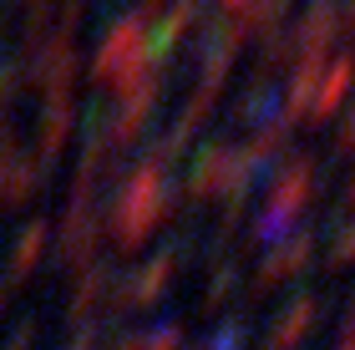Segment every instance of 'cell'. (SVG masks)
<instances>
[{
	"instance_id": "10",
	"label": "cell",
	"mask_w": 355,
	"mask_h": 350,
	"mask_svg": "<svg viewBox=\"0 0 355 350\" xmlns=\"http://www.w3.org/2000/svg\"><path fill=\"white\" fill-rule=\"evenodd\" d=\"M234 284H239V264H223L218 274H214V284H208V310H218L223 299L234 295Z\"/></svg>"
},
{
	"instance_id": "7",
	"label": "cell",
	"mask_w": 355,
	"mask_h": 350,
	"mask_svg": "<svg viewBox=\"0 0 355 350\" xmlns=\"http://www.w3.org/2000/svg\"><path fill=\"white\" fill-rule=\"evenodd\" d=\"M193 21H198V0H178V6H173V10L163 15L157 36L148 41V56H153V61H163V56L173 51V46L188 36V26H193Z\"/></svg>"
},
{
	"instance_id": "4",
	"label": "cell",
	"mask_w": 355,
	"mask_h": 350,
	"mask_svg": "<svg viewBox=\"0 0 355 350\" xmlns=\"http://www.w3.org/2000/svg\"><path fill=\"white\" fill-rule=\"evenodd\" d=\"M310 249H315V238L310 234H295V238H279V244L269 249V259L259 264V274H254V295H269L274 284H284V279H295L304 264H310Z\"/></svg>"
},
{
	"instance_id": "3",
	"label": "cell",
	"mask_w": 355,
	"mask_h": 350,
	"mask_svg": "<svg viewBox=\"0 0 355 350\" xmlns=\"http://www.w3.org/2000/svg\"><path fill=\"white\" fill-rule=\"evenodd\" d=\"M142 61H148V36H142V21H122L107 36L102 56H96V76L107 87H137L142 82Z\"/></svg>"
},
{
	"instance_id": "11",
	"label": "cell",
	"mask_w": 355,
	"mask_h": 350,
	"mask_svg": "<svg viewBox=\"0 0 355 350\" xmlns=\"http://www.w3.org/2000/svg\"><path fill=\"white\" fill-rule=\"evenodd\" d=\"M264 112H269V87L259 82V87H249L244 107H239V122H254V117H264Z\"/></svg>"
},
{
	"instance_id": "12",
	"label": "cell",
	"mask_w": 355,
	"mask_h": 350,
	"mask_svg": "<svg viewBox=\"0 0 355 350\" xmlns=\"http://www.w3.org/2000/svg\"><path fill=\"white\" fill-rule=\"evenodd\" d=\"M355 259V224L340 234V238H335V254H330V264H350Z\"/></svg>"
},
{
	"instance_id": "5",
	"label": "cell",
	"mask_w": 355,
	"mask_h": 350,
	"mask_svg": "<svg viewBox=\"0 0 355 350\" xmlns=\"http://www.w3.org/2000/svg\"><path fill=\"white\" fill-rule=\"evenodd\" d=\"M355 87V56H335L325 76H320V91H315V102H310V122H330L335 112H340V102H345V91Z\"/></svg>"
},
{
	"instance_id": "8",
	"label": "cell",
	"mask_w": 355,
	"mask_h": 350,
	"mask_svg": "<svg viewBox=\"0 0 355 350\" xmlns=\"http://www.w3.org/2000/svg\"><path fill=\"white\" fill-rule=\"evenodd\" d=\"M173 274H178V259H173V254L153 259V264H148V269H142V274L122 290V305H148V299H157V295H163V284H168Z\"/></svg>"
},
{
	"instance_id": "15",
	"label": "cell",
	"mask_w": 355,
	"mask_h": 350,
	"mask_svg": "<svg viewBox=\"0 0 355 350\" xmlns=\"http://www.w3.org/2000/svg\"><path fill=\"white\" fill-rule=\"evenodd\" d=\"M249 6V0H223V10H244Z\"/></svg>"
},
{
	"instance_id": "9",
	"label": "cell",
	"mask_w": 355,
	"mask_h": 350,
	"mask_svg": "<svg viewBox=\"0 0 355 350\" xmlns=\"http://www.w3.org/2000/svg\"><path fill=\"white\" fill-rule=\"evenodd\" d=\"M178 335H183L178 325H157V330H148V335H132L122 350H178Z\"/></svg>"
},
{
	"instance_id": "1",
	"label": "cell",
	"mask_w": 355,
	"mask_h": 350,
	"mask_svg": "<svg viewBox=\"0 0 355 350\" xmlns=\"http://www.w3.org/2000/svg\"><path fill=\"white\" fill-rule=\"evenodd\" d=\"M310 188H315V163H310V157L284 163L279 173H274V183H269V203H264V218L254 224V238L269 244V249L279 244V238L295 229L300 209L310 203Z\"/></svg>"
},
{
	"instance_id": "14",
	"label": "cell",
	"mask_w": 355,
	"mask_h": 350,
	"mask_svg": "<svg viewBox=\"0 0 355 350\" xmlns=\"http://www.w3.org/2000/svg\"><path fill=\"white\" fill-rule=\"evenodd\" d=\"M340 340H345V345H355V305H350V315H345V325H340Z\"/></svg>"
},
{
	"instance_id": "2",
	"label": "cell",
	"mask_w": 355,
	"mask_h": 350,
	"mask_svg": "<svg viewBox=\"0 0 355 350\" xmlns=\"http://www.w3.org/2000/svg\"><path fill=\"white\" fill-rule=\"evenodd\" d=\"M168 203H173V193L163 183V163H142L132 173V183H127L122 203H117V224L112 229H117L122 244H137V238H148V229L168 213Z\"/></svg>"
},
{
	"instance_id": "13",
	"label": "cell",
	"mask_w": 355,
	"mask_h": 350,
	"mask_svg": "<svg viewBox=\"0 0 355 350\" xmlns=\"http://www.w3.org/2000/svg\"><path fill=\"white\" fill-rule=\"evenodd\" d=\"M340 152H355V107H350V117L340 122Z\"/></svg>"
},
{
	"instance_id": "6",
	"label": "cell",
	"mask_w": 355,
	"mask_h": 350,
	"mask_svg": "<svg viewBox=\"0 0 355 350\" xmlns=\"http://www.w3.org/2000/svg\"><path fill=\"white\" fill-rule=\"evenodd\" d=\"M315 320H320V299H315V295H300L295 305H289L279 320H274L269 345H264V350H300V345H304V335L315 330Z\"/></svg>"
}]
</instances>
